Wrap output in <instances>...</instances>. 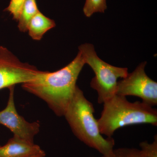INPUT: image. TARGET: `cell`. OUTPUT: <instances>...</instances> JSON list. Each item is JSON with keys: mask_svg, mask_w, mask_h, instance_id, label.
<instances>
[{"mask_svg": "<svg viewBox=\"0 0 157 157\" xmlns=\"http://www.w3.org/2000/svg\"><path fill=\"white\" fill-rule=\"evenodd\" d=\"M1 145H0V147H1Z\"/></svg>", "mask_w": 157, "mask_h": 157, "instance_id": "obj_17", "label": "cell"}, {"mask_svg": "<svg viewBox=\"0 0 157 157\" xmlns=\"http://www.w3.org/2000/svg\"><path fill=\"white\" fill-rule=\"evenodd\" d=\"M85 64L81 52L69 64L53 72L40 71L36 78L21 84L23 89L42 99L56 115L63 116Z\"/></svg>", "mask_w": 157, "mask_h": 157, "instance_id": "obj_1", "label": "cell"}, {"mask_svg": "<svg viewBox=\"0 0 157 157\" xmlns=\"http://www.w3.org/2000/svg\"><path fill=\"white\" fill-rule=\"evenodd\" d=\"M94 112L93 104L77 86L63 116L80 141L103 155H109L113 151L115 141L112 137L105 138L102 136L98 120L94 117Z\"/></svg>", "mask_w": 157, "mask_h": 157, "instance_id": "obj_2", "label": "cell"}, {"mask_svg": "<svg viewBox=\"0 0 157 157\" xmlns=\"http://www.w3.org/2000/svg\"><path fill=\"white\" fill-rule=\"evenodd\" d=\"M154 141L152 143L144 141L140 144L141 152L147 157H157V137L155 136Z\"/></svg>", "mask_w": 157, "mask_h": 157, "instance_id": "obj_14", "label": "cell"}, {"mask_svg": "<svg viewBox=\"0 0 157 157\" xmlns=\"http://www.w3.org/2000/svg\"><path fill=\"white\" fill-rule=\"evenodd\" d=\"M9 95L7 106L0 111V124L9 128L14 136L34 142V137L40 131V124L37 121H27L18 114L14 103V86L9 87Z\"/></svg>", "mask_w": 157, "mask_h": 157, "instance_id": "obj_7", "label": "cell"}, {"mask_svg": "<svg viewBox=\"0 0 157 157\" xmlns=\"http://www.w3.org/2000/svg\"><path fill=\"white\" fill-rule=\"evenodd\" d=\"M85 64L89 65L95 73L90 86L98 94V102L104 104L116 95L117 79L128 74L127 68L118 67L107 63L97 55L94 46L85 43L78 47Z\"/></svg>", "mask_w": 157, "mask_h": 157, "instance_id": "obj_4", "label": "cell"}, {"mask_svg": "<svg viewBox=\"0 0 157 157\" xmlns=\"http://www.w3.org/2000/svg\"><path fill=\"white\" fill-rule=\"evenodd\" d=\"M45 155L44 151L34 142L15 136L0 147V157H38Z\"/></svg>", "mask_w": 157, "mask_h": 157, "instance_id": "obj_8", "label": "cell"}, {"mask_svg": "<svg viewBox=\"0 0 157 157\" xmlns=\"http://www.w3.org/2000/svg\"><path fill=\"white\" fill-rule=\"evenodd\" d=\"M56 25L53 20L46 17L39 11L31 19L28 26L29 36L33 39L39 41L49 30Z\"/></svg>", "mask_w": 157, "mask_h": 157, "instance_id": "obj_9", "label": "cell"}, {"mask_svg": "<svg viewBox=\"0 0 157 157\" xmlns=\"http://www.w3.org/2000/svg\"><path fill=\"white\" fill-rule=\"evenodd\" d=\"M40 71L35 66L21 61L6 47L0 46V90L30 81Z\"/></svg>", "mask_w": 157, "mask_h": 157, "instance_id": "obj_6", "label": "cell"}, {"mask_svg": "<svg viewBox=\"0 0 157 157\" xmlns=\"http://www.w3.org/2000/svg\"><path fill=\"white\" fill-rule=\"evenodd\" d=\"M103 104L101 117L97 120L101 135L107 137L126 126L147 124L157 126V109L143 102L132 103L126 97L116 94Z\"/></svg>", "mask_w": 157, "mask_h": 157, "instance_id": "obj_3", "label": "cell"}, {"mask_svg": "<svg viewBox=\"0 0 157 157\" xmlns=\"http://www.w3.org/2000/svg\"><path fill=\"white\" fill-rule=\"evenodd\" d=\"M146 62L141 63L132 73L117 82L116 94L136 96L151 107L157 105V83L145 72Z\"/></svg>", "mask_w": 157, "mask_h": 157, "instance_id": "obj_5", "label": "cell"}, {"mask_svg": "<svg viewBox=\"0 0 157 157\" xmlns=\"http://www.w3.org/2000/svg\"><path fill=\"white\" fill-rule=\"evenodd\" d=\"M40 11L36 0H25L23 5L18 22V29L20 32H27L28 26L31 19Z\"/></svg>", "mask_w": 157, "mask_h": 157, "instance_id": "obj_10", "label": "cell"}, {"mask_svg": "<svg viewBox=\"0 0 157 157\" xmlns=\"http://www.w3.org/2000/svg\"><path fill=\"white\" fill-rule=\"evenodd\" d=\"M107 9L106 0H86L83 11L85 15L89 17L95 13H104Z\"/></svg>", "mask_w": 157, "mask_h": 157, "instance_id": "obj_11", "label": "cell"}, {"mask_svg": "<svg viewBox=\"0 0 157 157\" xmlns=\"http://www.w3.org/2000/svg\"><path fill=\"white\" fill-rule=\"evenodd\" d=\"M101 157H115L114 155V153H113V151L112 153L109 154V155H103Z\"/></svg>", "mask_w": 157, "mask_h": 157, "instance_id": "obj_15", "label": "cell"}, {"mask_svg": "<svg viewBox=\"0 0 157 157\" xmlns=\"http://www.w3.org/2000/svg\"><path fill=\"white\" fill-rule=\"evenodd\" d=\"M25 1V0H11L9 6L4 11L9 12L12 15L13 19L17 21Z\"/></svg>", "mask_w": 157, "mask_h": 157, "instance_id": "obj_12", "label": "cell"}, {"mask_svg": "<svg viewBox=\"0 0 157 157\" xmlns=\"http://www.w3.org/2000/svg\"><path fill=\"white\" fill-rule=\"evenodd\" d=\"M45 155H42L40 156H39L38 157H45Z\"/></svg>", "mask_w": 157, "mask_h": 157, "instance_id": "obj_16", "label": "cell"}, {"mask_svg": "<svg viewBox=\"0 0 157 157\" xmlns=\"http://www.w3.org/2000/svg\"><path fill=\"white\" fill-rule=\"evenodd\" d=\"M113 152L115 157H147L136 148L122 147L113 149Z\"/></svg>", "mask_w": 157, "mask_h": 157, "instance_id": "obj_13", "label": "cell"}]
</instances>
